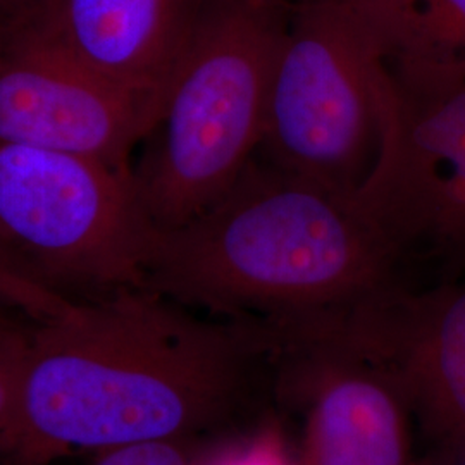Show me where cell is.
I'll return each instance as SVG.
<instances>
[{"label":"cell","instance_id":"obj_1","mask_svg":"<svg viewBox=\"0 0 465 465\" xmlns=\"http://www.w3.org/2000/svg\"><path fill=\"white\" fill-rule=\"evenodd\" d=\"M272 345L267 324L202 314L145 286L73 302L32 322L9 457L47 465L207 438L243 411Z\"/></svg>","mask_w":465,"mask_h":465},{"label":"cell","instance_id":"obj_2","mask_svg":"<svg viewBox=\"0 0 465 465\" xmlns=\"http://www.w3.org/2000/svg\"><path fill=\"white\" fill-rule=\"evenodd\" d=\"M143 286L202 314L293 326L349 316L411 282L353 193L253 157L209 209L155 232Z\"/></svg>","mask_w":465,"mask_h":465},{"label":"cell","instance_id":"obj_3","mask_svg":"<svg viewBox=\"0 0 465 465\" xmlns=\"http://www.w3.org/2000/svg\"><path fill=\"white\" fill-rule=\"evenodd\" d=\"M297 0H207L132 163L157 232L221 199L257 155L274 61Z\"/></svg>","mask_w":465,"mask_h":465},{"label":"cell","instance_id":"obj_4","mask_svg":"<svg viewBox=\"0 0 465 465\" xmlns=\"http://www.w3.org/2000/svg\"><path fill=\"white\" fill-rule=\"evenodd\" d=\"M155 228L132 169L0 143V264L64 302L143 286Z\"/></svg>","mask_w":465,"mask_h":465},{"label":"cell","instance_id":"obj_5","mask_svg":"<svg viewBox=\"0 0 465 465\" xmlns=\"http://www.w3.org/2000/svg\"><path fill=\"white\" fill-rule=\"evenodd\" d=\"M382 57L345 0H297L278 50L257 159L355 193L381 150Z\"/></svg>","mask_w":465,"mask_h":465},{"label":"cell","instance_id":"obj_6","mask_svg":"<svg viewBox=\"0 0 465 465\" xmlns=\"http://www.w3.org/2000/svg\"><path fill=\"white\" fill-rule=\"evenodd\" d=\"M381 150L353 197L399 250L414 282L465 271V64H384Z\"/></svg>","mask_w":465,"mask_h":465},{"label":"cell","instance_id":"obj_7","mask_svg":"<svg viewBox=\"0 0 465 465\" xmlns=\"http://www.w3.org/2000/svg\"><path fill=\"white\" fill-rule=\"evenodd\" d=\"M163 102L113 84L34 35L0 23V143L132 169Z\"/></svg>","mask_w":465,"mask_h":465},{"label":"cell","instance_id":"obj_8","mask_svg":"<svg viewBox=\"0 0 465 465\" xmlns=\"http://www.w3.org/2000/svg\"><path fill=\"white\" fill-rule=\"evenodd\" d=\"M274 357L305 409L302 465H412V411L397 378L340 319L282 330Z\"/></svg>","mask_w":465,"mask_h":465},{"label":"cell","instance_id":"obj_9","mask_svg":"<svg viewBox=\"0 0 465 465\" xmlns=\"http://www.w3.org/2000/svg\"><path fill=\"white\" fill-rule=\"evenodd\" d=\"M343 330L393 372L434 450L465 465V271L371 300Z\"/></svg>","mask_w":465,"mask_h":465},{"label":"cell","instance_id":"obj_10","mask_svg":"<svg viewBox=\"0 0 465 465\" xmlns=\"http://www.w3.org/2000/svg\"><path fill=\"white\" fill-rule=\"evenodd\" d=\"M207 0H23L0 23L102 78L164 99Z\"/></svg>","mask_w":465,"mask_h":465},{"label":"cell","instance_id":"obj_11","mask_svg":"<svg viewBox=\"0 0 465 465\" xmlns=\"http://www.w3.org/2000/svg\"><path fill=\"white\" fill-rule=\"evenodd\" d=\"M384 64H465V0H351Z\"/></svg>","mask_w":465,"mask_h":465},{"label":"cell","instance_id":"obj_12","mask_svg":"<svg viewBox=\"0 0 465 465\" xmlns=\"http://www.w3.org/2000/svg\"><path fill=\"white\" fill-rule=\"evenodd\" d=\"M16 311L0 303V453L11 455L23 382L30 351L32 322L26 326Z\"/></svg>","mask_w":465,"mask_h":465},{"label":"cell","instance_id":"obj_13","mask_svg":"<svg viewBox=\"0 0 465 465\" xmlns=\"http://www.w3.org/2000/svg\"><path fill=\"white\" fill-rule=\"evenodd\" d=\"M207 453L203 440L152 441L99 453L94 465H203Z\"/></svg>","mask_w":465,"mask_h":465},{"label":"cell","instance_id":"obj_14","mask_svg":"<svg viewBox=\"0 0 465 465\" xmlns=\"http://www.w3.org/2000/svg\"><path fill=\"white\" fill-rule=\"evenodd\" d=\"M0 303L32 321H42L54 314H59L66 307L64 300L55 299L34 284L17 278L16 274L7 271L2 264Z\"/></svg>","mask_w":465,"mask_h":465},{"label":"cell","instance_id":"obj_15","mask_svg":"<svg viewBox=\"0 0 465 465\" xmlns=\"http://www.w3.org/2000/svg\"><path fill=\"white\" fill-rule=\"evenodd\" d=\"M412 465H459L450 455L447 453H441V451H432L430 457H426V459H422V460H419V462H414Z\"/></svg>","mask_w":465,"mask_h":465},{"label":"cell","instance_id":"obj_16","mask_svg":"<svg viewBox=\"0 0 465 465\" xmlns=\"http://www.w3.org/2000/svg\"><path fill=\"white\" fill-rule=\"evenodd\" d=\"M23 0H0V19L11 15Z\"/></svg>","mask_w":465,"mask_h":465},{"label":"cell","instance_id":"obj_17","mask_svg":"<svg viewBox=\"0 0 465 465\" xmlns=\"http://www.w3.org/2000/svg\"><path fill=\"white\" fill-rule=\"evenodd\" d=\"M9 465H36V464H30V462H25V460H19V459H15V457H11V462H9Z\"/></svg>","mask_w":465,"mask_h":465},{"label":"cell","instance_id":"obj_18","mask_svg":"<svg viewBox=\"0 0 465 465\" xmlns=\"http://www.w3.org/2000/svg\"><path fill=\"white\" fill-rule=\"evenodd\" d=\"M345 2H351V0H345Z\"/></svg>","mask_w":465,"mask_h":465}]
</instances>
